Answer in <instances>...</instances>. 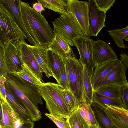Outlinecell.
I'll use <instances>...</instances> for the list:
<instances>
[{"instance_id": "6da1fadb", "label": "cell", "mask_w": 128, "mask_h": 128, "mask_svg": "<svg viewBox=\"0 0 128 128\" xmlns=\"http://www.w3.org/2000/svg\"><path fill=\"white\" fill-rule=\"evenodd\" d=\"M18 6L22 20L36 46L49 49L56 35L44 16L35 11L28 3L19 0Z\"/></svg>"}, {"instance_id": "7a4b0ae2", "label": "cell", "mask_w": 128, "mask_h": 128, "mask_svg": "<svg viewBox=\"0 0 128 128\" xmlns=\"http://www.w3.org/2000/svg\"><path fill=\"white\" fill-rule=\"evenodd\" d=\"M6 82L13 90L24 106L33 122L41 118L42 113L38 109L39 104H42L38 86L34 85L13 73L8 74Z\"/></svg>"}, {"instance_id": "3957f363", "label": "cell", "mask_w": 128, "mask_h": 128, "mask_svg": "<svg viewBox=\"0 0 128 128\" xmlns=\"http://www.w3.org/2000/svg\"><path fill=\"white\" fill-rule=\"evenodd\" d=\"M62 86L51 82L38 87V91L44 100L49 113L59 115L67 119L72 112L61 92Z\"/></svg>"}, {"instance_id": "277c9868", "label": "cell", "mask_w": 128, "mask_h": 128, "mask_svg": "<svg viewBox=\"0 0 128 128\" xmlns=\"http://www.w3.org/2000/svg\"><path fill=\"white\" fill-rule=\"evenodd\" d=\"M0 41L4 45L9 42L15 44L26 42L27 38L13 16L0 3Z\"/></svg>"}, {"instance_id": "5b68a950", "label": "cell", "mask_w": 128, "mask_h": 128, "mask_svg": "<svg viewBox=\"0 0 128 128\" xmlns=\"http://www.w3.org/2000/svg\"><path fill=\"white\" fill-rule=\"evenodd\" d=\"M63 57L69 78L71 91L79 103L87 101L84 87L82 65L76 56H66Z\"/></svg>"}, {"instance_id": "8992f818", "label": "cell", "mask_w": 128, "mask_h": 128, "mask_svg": "<svg viewBox=\"0 0 128 128\" xmlns=\"http://www.w3.org/2000/svg\"><path fill=\"white\" fill-rule=\"evenodd\" d=\"M52 23L55 35L62 38L72 46L74 45L73 40L74 38L83 36L76 21L69 11L68 15L60 16Z\"/></svg>"}, {"instance_id": "52a82bcc", "label": "cell", "mask_w": 128, "mask_h": 128, "mask_svg": "<svg viewBox=\"0 0 128 128\" xmlns=\"http://www.w3.org/2000/svg\"><path fill=\"white\" fill-rule=\"evenodd\" d=\"M94 41L90 37L80 36L73 40L80 54V62L86 69L91 79L96 66L93 56V44Z\"/></svg>"}, {"instance_id": "ba28073f", "label": "cell", "mask_w": 128, "mask_h": 128, "mask_svg": "<svg viewBox=\"0 0 128 128\" xmlns=\"http://www.w3.org/2000/svg\"><path fill=\"white\" fill-rule=\"evenodd\" d=\"M69 11L79 25L83 36L90 37L88 21V2L68 0Z\"/></svg>"}, {"instance_id": "9c48e42d", "label": "cell", "mask_w": 128, "mask_h": 128, "mask_svg": "<svg viewBox=\"0 0 128 128\" xmlns=\"http://www.w3.org/2000/svg\"><path fill=\"white\" fill-rule=\"evenodd\" d=\"M127 67L120 60L108 73L94 91L103 86L115 85L122 88L128 86L126 76Z\"/></svg>"}, {"instance_id": "30bf717a", "label": "cell", "mask_w": 128, "mask_h": 128, "mask_svg": "<svg viewBox=\"0 0 128 128\" xmlns=\"http://www.w3.org/2000/svg\"><path fill=\"white\" fill-rule=\"evenodd\" d=\"M93 49V58L96 66L118 60L112 48L103 40H99L94 41Z\"/></svg>"}, {"instance_id": "8fae6325", "label": "cell", "mask_w": 128, "mask_h": 128, "mask_svg": "<svg viewBox=\"0 0 128 128\" xmlns=\"http://www.w3.org/2000/svg\"><path fill=\"white\" fill-rule=\"evenodd\" d=\"M88 2L90 36L96 37L101 30L106 27V13L97 8L94 0H89Z\"/></svg>"}, {"instance_id": "7c38bea8", "label": "cell", "mask_w": 128, "mask_h": 128, "mask_svg": "<svg viewBox=\"0 0 128 128\" xmlns=\"http://www.w3.org/2000/svg\"><path fill=\"white\" fill-rule=\"evenodd\" d=\"M20 44L10 42L5 45V54L9 74L19 72L22 69L23 63L18 48Z\"/></svg>"}, {"instance_id": "4fadbf2b", "label": "cell", "mask_w": 128, "mask_h": 128, "mask_svg": "<svg viewBox=\"0 0 128 128\" xmlns=\"http://www.w3.org/2000/svg\"><path fill=\"white\" fill-rule=\"evenodd\" d=\"M2 115L0 118V128H16L24 122L7 101L0 99Z\"/></svg>"}, {"instance_id": "5bb4252c", "label": "cell", "mask_w": 128, "mask_h": 128, "mask_svg": "<svg viewBox=\"0 0 128 128\" xmlns=\"http://www.w3.org/2000/svg\"><path fill=\"white\" fill-rule=\"evenodd\" d=\"M0 3L13 16L18 26L27 38V40L32 46L36 44L24 26L20 14L18 0H0Z\"/></svg>"}, {"instance_id": "9a60e30c", "label": "cell", "mask_w": 128, "mask_h": 128, "mask_svg": "<svg viewBox=\"0 0 128 128\" xmlns=\"http://www.w3.org/2000/svg\"><path fill=\"white\" fill-rule=\"evenodd\" d=\"M46 57L48 66L53 77L59 84L61 75L65 69L63 56L48 49L46 50Z\"/></svg>"}, {"instance_id": "2e32d148", "label": "cell", "mask_w": 128, "mask_h": 128, "mask_svg": "<svg viewBox=\"0 0 128 128\" xmlns=\"http://www.w3.org/2000/svg\"><path fill=\"white\" fill-rule=\"evenodd\" d=\"M27 44L26 42L22 43L18 46L22 63L26 64L37 78L44 83L40 68Z\"/></svg>"}, {"instance_id": "e0dca14e", "label": "cell", "mask_w": 128, "mask_h": 128, "mask_svg": "<svg viewBox=\"0 0 128 128\" xmlns=\"http://www.w3.org/2000/svg\"><path fill=\"white\" fill-rule=\"evenodd\" d=\"M5 85L6 99L10 105L24 122L32 121L17 96L6 81Z\"/></svg>"}, {"instance_id": "ac0fdd59", "label": "cell", "mask_w": 128, "mask_h": 128, "mask_svg": "<svg viewBox=\"0 0 128 128\" xmlns=\"http://www.w3.org/2000/svg\"><path fill=\"white\" fill-rule=\"evenodd\" d=\"M27 45L34 56L42 72H44L48 78L53 76V74L49 68L46 57L47 49L41 46Z\"/></svg>"}, {"instance_id": "d6986e66", "label": "cell", "mask_w": 128, "mask_h": 128, "mask_svg": "<svg viewBox=\"0 0 128 128\" xmlns=\"http://www.w3.org/2000/svg\"><path fill=\"white\" fill-rule=\"evenodd\" d=\"M119 60L109 62L96 67L91 79L94 90L109 72L116 65Z\"/></svg>"}, {"instance_id": "ffe728a7", "label": "cell", "mask_w": 128, "mask_h": 128, "mask_svg": "<svg viewBox=\"0 0 128 128\" xmlns=\"http://www.w3.org/2000/svg\"><path fill=\"white\" fill-rule=\"evenodd\" d=\"M49 49L63 56H76L69 44L57 35H56L55 38L49 46Z\"/></svg>"}, {"instance_id": "44dd1931", "label": "cell", "mask_w": 128, "mask_h": 128, "mask_svg": "<svg viewBox=\"0 0 128 128\" xmlns=\"http://www.w3.org/2000/svg\"><path fill=\"white\" fill-rule=\"evenodd\" d=\"M44 8L58 13L60 16L68 14V0H38Z\"/></svg>"}, {"instance_id": "7402d4cb", "label": "cell", "mask_w": 128, "mask_h": 128, "mask_svg": "<svg viewBox=\"0 0 128 128\" xmlns=\"http://www.w3.org/2000/svg\"><path fill=\"white\" fill-rule=\"evenodd\" d=\"M78 106L81 115L90 126L100 127L90 103L82 102L79 103Z\"/></svg>"}, {"instance_id": "603a6c76", "label": "cell", "mask_w": 128, "mask_h": 128, "mask_svg": "<svg viewBox=\"0 0 128 128\" xmlns=\"http://www.w3.org/2000/svg\"><path fill=\"white\" fill-rule=\"evenodd\" d=\"M66 119L70 128H90V126L81 115L78 106Z\"/></svg>"}, {"instance_id": "cb8c5ba5", "label": "cell", "mask_w": 128, "mask_h": 128, "mask_svg": "<svg viewBox=\"0 0 128 128\" xmlns=\"http://www.w3.org/2000/svg\"><path fill=\"white\" fill-rule=\"evenodd\" d=\"M90 104L96 118L104 128H117L113 125L108 118L104 108L93 102Z\"/></svg>"}, {"instance_id": "d4e9b609", "label": "cell", "mask_w": 128, "mask_h": 128, "mask_svg": "<svg viewBox=\"0 0 128 128\" xmlns=\"http://www.w3.org/2000/svg\"><path fill=\"white\" fill-rule=\"evenodd\" d=\"M93 102L96 103L102 107H106L105 104L123 107V103L122 98L115 99L110 98L94 91Z\"/></svg>"}, {"instance_id": "484cf974", "label": "cell", "mask_w": 128, "mask_h": 128, "mask_svg": "<svg viewBox=\"0 0 128 128\" xmlns=\"http://www.w3.org/2000/svg\"><path fill=\"white\" fill-rule=\"evenodd\" d=\"M94 91L105 96L115 99L122 98V88L115 85L102 87Z\"/></svg>"}, {"instance_id": "4316f807", "label": "cell", "mask_w": 128, "mask_h": 128, "mask_svg": "<svg viewBox=\"0 0 128 128\" xmlns=\"http://www.w3.org/2000/svg\"><path fill=\"white\" fill-rule=\"evenodd\" d=\"M108 31L118 47L124 48L127 47L124 45L123 40L128 36V26L123 28L108 30Z\"/></svg>"}, {"instance_id": "83f0119b", "label": "cell", "mask_w": 128, "mask_h": 128, "mask_svg": "<svg viewBox=\"0 0 128 128\" xmlns=\"http://www.w3.org/2000/svg\"><path fill=\"white\" fill-rule=\"evenodd\" d=\"M104 109L108 118L115 127L117 128H128V118L106 108Z\"/></svg>"}, {"instance_id": "f1b7e54d", "label": "cell", "mask_w": 128, "mask_h": 128, "mask_svg": "<svg viewBox=\"0 0 128 128\" xmlns=\"http://www.w3.org/2000/svg\"><path fill=\"white\" fill-rule=\"evenodd\" d=\"M13 73L36 86H40L44 83L40 80L27 66L23 62L22 70L19 72Z\"/></svg>"}, {"instance_id": "f546056e", "label": "cell", "mask_w": 128, "mask_h": 128, "mask_svg": "<svg viewBox=\"0 0 128 128\" xmlns=\"http://www.w3.org/2000/svg\"><path fill=\"white\" fill-rule=\"evenodd\" d=\"M83 67L84 84L85 96L87 101L90 103L93 101L94 90L92 84L91 79L85 68L84 66Z\"/></svg>"}, {"instance_id": "4dcf8cb0", "label": "cell", "mask_w": 128, "mask_h": 128, "mask_svg": "<svg viewBox=\"0 0 128 128\" xmlns=\"http://www.w3.org/2000/svg\"><path fill=\"white\" fill-rule=\"evenodd\" d=\"M61 90L62 95L72 112L78 106L79 102L70 90H66L62 86Z\"/></svg>"}, {"instance_id": "1f68e13d", "label": "cell", "mask_w": 128, "mask_h": 128, "mask_svg": "<svg viewBox=\"0 0 128 128\" xmlns=\"http://www.w3.org/2000/svg\"><path fill=\"white\" fill-rule=\"evenodd\" d=\"M5 45L0 41V76L6 78L8 70L4 52Z\"/></svg>"}, {"instance_id": "d6a6232c", "label": "cell", "mask_w": 128, "mask_h": 128, "mask_svg": "<svg viewBox=\"0 0 128 128\" xmlns=\"http://www.w3.org/2000/svg\"><path fill=\"white\" fill-rule=\"evenodd\" d=\"M45 116L54 123L58 128H70L67 119L57 114L46 113Z\"/></svg>"}, {"instance_id": "836d02e7", "label": "cell", "mask_w": 128, "mask_h": 128, "mask_svg": "<svg viewBox=\"0 0 128 128\" xmlns=\"http://www.w3.org/2000/svg\"><path fill=\"white\" fill-rule=\"evenodd\" d=\"M97 8L105 13L112 6L115 0H94Z\"/></svg>"}, {"instance_id": "e575fe53", "label": "cell", "mask_w": 128, "mask_h": 128, "mask_svg": "<svg viewBox=\"0 0 128 128\" xmlns=\"http://www.w3.org/2000/svg\"><path fill=\"white\" fill-rule=\"evenodd\" d=\"M105 106L106 107L104 108L128 118V110L123 107H117L108 104H105Z\"/></svg>"}, {"instance_id": "d590c367", "label": "cell", "mask_w": 128, "mask_h": 128, "mask_svg": "<svg viewBox=\"0 0 128 128\" xmlns=\"http://www.w3.org/2000/svg\"><path fill=\"white\" fill-rule=\"evenodd\" d=\"M59 84L66 90H70V80L66 68L61 75Z\"/></svg>"}, {"instance_id": "8d00e7d4", "label": "cell", "mask_w": 128, "mask_h": 128, "mask_svg": "<svg viewBox=\"0 0 128 128\" xmlns=\"http://www.w3.org/2000/svg\"><path fill=\"white\" fill-rule=\"evenodd\" d=\"M122 98L123 103V107L128 110V86L122 88Z\"/></svg>"}, {"instance_id": "74e56055", "label": "cell", "mask_w": 128, "mask_h": 128, "mask_svg": "<svg viewBox=\"0 0 128 128\" xmlns=\"http://www.w3.org/2000/svg\"><path fill=\"white\" fill-rule=\"evenodd\" d=\"M0 99L6 100L5 83L6 78L3 76H0Z\"/></svg>"}, {"instance_id": "f35d334b", "label": "cell", "mask_w": 128, "mask_h": 128, "mask_svg": "<svg viewBox=\"0 0 128 128\" xmlns=\"http://www.w3.org/2000/svg\"><path fill=\"white\" fill-rule=\"evenodd\" d=\"M35 2L32 4V8L40 14L45 10L42 4L39 2Z\"/></svg>"}, {"instance_id": "ab89813d", "label": "cell", "mask_w": 128, "mask_h": 128, "mask_svg": "<svg viewBox=\"0 0 128 128\" xmlns=\"http://www.w3.org/2000/svg\"><path fill=\"white\" fill-rule=\"evenodd\" d=\"M34 124L32 121L24 122L16 128H33Z\"/></svg>"}, {"instance_id": "60d3db41", "label": "cell", "mask_w": 128, "mask_h": 128, "mask_svg": "<svg viewBox=\"0 0 128 128\" xmlns=\"http://www.w3.org/2000/svg\"><path fill=\"white\" fill-rule=\"evenodd\" d=\"M120 56V60L128 68V55L125 53L122 52Z\"/></svg>"}, {"instance_id": "b9f144b4", "label": "cell", "mask_w": 128, "mask_h": 128, "mask_svg": "<svg viewBox=\"0 0 128 128\" xmlns=\"http://www.w3.org/2000/svg\"><path fill=\"white\" fill-rule=\"evenodd\" d=\"M90 128H101L100 127H98L96 126H90Z\"/></svg>"}, {"instance_id": "7bdbcfd3", "label": "cell", "mask_w": 128, "mask_h": 128, "mask_svg": "<svg viewBox=\"0 0 128 128\" xmlns=\"http://www.w3.org/2000/svg\"><path fill=\"white\" fill-rule=\"evenodd\" d=\"M124 40L126 41H128V36L125 38L124 39Z\"/></svg>"}, {"instance_id": "ee69618b", "label": "cell", "mask_w": 128, "mask_h": 128, "mask_svg": "<svg viewBox=\"0 0 128 128\" xmlns=\"http://www.w3.org/2000/svg\"></svg>"}]
</instances>
